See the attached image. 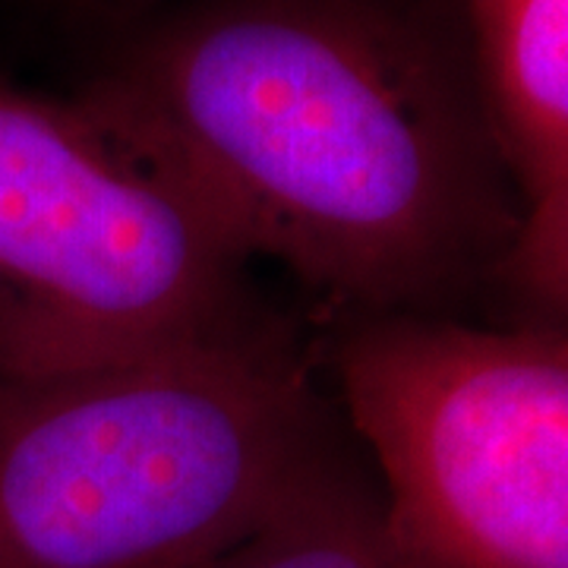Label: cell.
I'll return each mask as SVG.
<instances>
[{
	"mask_svg": "<svg viewBox=\"0 0 568 568\" xmlns=\"http://www.w3.org/2000/svg\"><path fill=\"white\" fill-rule=\"evenodd\" d=\"M82 99L152 145L253 253L354 313H443L506 272L518 200L429 0H193Z\"/></svg>",
	"mask_w": 568,
	"mask_h": 568,
	"instance_id": "1",
	"label": "cell"
},
{
	"mask_svg": "<svg viewBox=\"0 0 568 568\" xmlns=\"http://www.w3.org/2000/svg\"><path fill=\"white\" fill-rule=\"evenodd\" d=\"M332 458L304 361L263 323L0 376V568H205Z\"/></svg>",
	"mask_w": 568,
	"mask_h": 568,
	"instance_id": "2",
	"label": "cell"
},
{
	"mask_svg": "<svg viewBox=\"0 0 568 568\" xmlns=\"http://www.w3.org/2000/svg\"><path fill=\"white\" fill-rule=\"evenodd\" d=\"M246 263L203 193L89 99L0 82V376L253 328Z\"/></svg>",
	"mask_w": 568,
	"mask_h": 568,
	"instance_id": "3",
	"label": "cell"
},
{
	"mask_svg": "<svg viewBox=\"0 0 568 568\" xmlns=\"http://www.w3.org/2000/svg\"><path fill=\"white\" fill-rule=\"evenodd\" d=\"M338 386L424 568H568V342L556 325L357 313Z\"/></svg>",
	"mask_w": 568,
	"mask_h": 568,
	"instance_id": "4",
	"label": "cell"
},
{
	"mask_svg": "<svg viewBox=\"0 0 568 568\" xmlns=\"http://www.w3.org/2000/svg\"><path fill=\"white\" fill-rule=\"evenodd\" d=\"M467 58L518 200L503 278L562 313L568 297V0H462Z\"/></svg>",
	"mask_w": 568,
	"mask_h": 568,
	"instance_id": "5",
	"label": "cell"
},
{
	"mask_svg": "<svg viewBox=\"0 0 568 568\" xmlns=\"http://www.w3.org/2000/svg\"><path fill=\"white\" fill-rule=\"evenodd\" d=\"M205 568H424L395 544L376 503L335 458L268 521Z\"/></svg>",
	"mask_w": 568,
	"mask_h": 568,
	"instance_id": "6",
	"label": "cell"
}]
</instances>
